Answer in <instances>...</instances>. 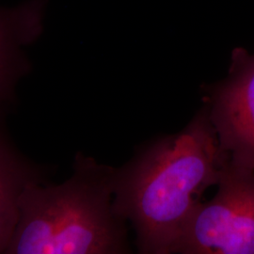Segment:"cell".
<instances>
[{
  "label": "cell",
  "mask_w": 254,
  "mask_h": 254,
  "mask_svg": "<svg viewBox=\"0 0 254 254\" xmlns=\"http://www.w3.org/2000/svg\"><path fill=\"white\" fill-rule=\"evenodd\" d=\"M228 160L203 106L180 132L146 143L115 168L113 208L132 224L139 254H173Z\"/></svg>",
  "instance_id": "1"
},
{
  "label": "cell",
  "mask_w": 254,
  "mask_h": 254,
  "mask_svg": "<svg viewBox=\"0 0 254 254\" xmlns=\"http://www.w3.org/2000/svg\"><path fill=\"white\" fill-rule=\"evenodd\" d=\"M114 174L115 168L77 154L66 181L27 186L5 254L131 253L127 221L113 208Z\"/></svg>",
  "instance_id": "2"
},
{
  "label": "cell",
  "mask_w": 254,
  "mask_h": 254,
  "mask_svg": "<svg viewBox=\"0 0 254 254\" xmlns=\"http://www.w3.org/2000/svg\"><path fill=\"white\" fill-rule=\"evenodd\" d=\"M218 191L200 202L173 254H254V171L223 167Z\"/></svg>",
  "instance_id": "3"
},
{
  "label": "cell",
  "mask_w": 254,
  "mask_h": 254,
  "mask_svg": "<svg viewBox=\"0 0 254 254\" xmlns=\"http://www.w3.org/2000/svg\"><path fill=\"white\" fill-rule=\"evenodd\" d=\"M202 101L230 163L254 171V54L234 49L227 76L203 86Z\"/></svg>",
  "instance_id": "4"
},
{
  "label": "cell",
  "mask_w": 254,
  "mask_h": 254,
  "mask_svg": "<svg viewBox=\"0 0 254 254\" xmlns=\"http://www.w3.org/2000/svg\"><path fill=\"white\" fill-rule=\"evenodd\" d=\"M44 15V0H30L11 9L0 8V109L13 100L15 85L29 70L23 47L41 34Z\"/></svg>",
  "instance_id": "5"
},
{
  "label": "cell",
  "mask_w": 254,
  "mask_h": 254,
  "mask_svg": "<svg viewBox=\"0 0 254 254\" xmlns=\"http://www.w3.org/2000/svg\"><path fill=\"white\" fill-rule=\"evenodd\" d=\"M0 109V254H5L19 218L18 200L27 186L46 181L43 169L19 153L2 125Z\"/></svg>",
  "instance_id": "6"
}]
</instances>
